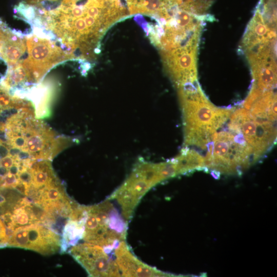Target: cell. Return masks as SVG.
Wrapping results in <instances>:
<instances>
[{"mask_svg":"<svg viewBox=\"0 0 277 277\" xmlns=\"http://www.w3.org/2000/svg\"><path fill=\"white\" fill-rule=\"evenodd\" d=\"M14 13L54 42L68 60L92 61L115 23L130 15L122 0H22Z\"/></svg>","mask_w":277,"mask_h":277,"instance_id":"obj_1","label":"cell"},{"mask_svg":"<svg viewBox=\"0 0 277 277\" xmlns=\"http://www.w3.org/2000/svg\"><path fill=\"white\" fill-rule=\"evenodd\" d=\"M178 89L184 115L185 143L206 149L213 135L225 124L234 109L213 105L197 81Z\"/></svg>","mask_w":277,"mask_h":277,"instance_id":"obj_2","label":"cell"},{"mask_svg":"<svg viewBox=\"0 0 277 277\" xmlns=\"http://www.w3.org/2000/svg\"><path fill=\"white\" fill-rule=\"evenodd\" d=\"M223 129L213 135L207 146L205 167L208 171L241 175L259 159L236 127L228 122Z\"/></svg>","mask_w":277,"mask_h":277,"instance_id":"obj_3","label":"cell"},{"mask_svg":"<svg viewBox=\"0 0 277 277\" xmlns=\"http://www.w3.org/2000/svg\"><path fill=\"white\" fill-rule=\"evenodd\" d=\"M127 223L108 199L92 206H85L82 239L109 252L125 241Z\"/></svg>","mask_w":277,"mask_h":277,"instance_id":"obj_4","label":"cell"},{"mask_svg":"<svg viewBox=\"0 0 277 277\" xmlns=\"http://www.w3.org/2000/svg\"><path fill=\"white\" fill-rule=\"evenodd\" d=\"M163 181L160 164H141L133 169L127 179L108 199L116 201L121 208L122 215L129 222L146 193Z\"/></svg>","mask_w":277,"mask_h":277,"instance_id":"obj_5","label":"cell"},{"mask_svg":"<svg viewBox=\"0 0 277 277\" xmlns=\"http://www.w3.org/2000/svg\"><path fill=\"white\" fill-rule=\"evenodd\" d=\"M228 120L241 132L259 160L274 146L276 122L255 116L245 108L234 109Z\"/></svg>","mask_w":277,"mask_h":277,"instance_id":"obj_6","label":"cell"},{"mask_svg":"<svg viewBox=\"0 0 277 277\" xmlns=\"http://www.w3.org/2000/svg\"><path fill=\"white\" fill-rule=\"evenodd\" d=\"M62 245L60 234L42 223L16 228L7 242V246L29 249L43 255L52 254L61 250Z\"/></svg>","mask_w":277,"mask_h":277,"instance_id":"obj_7","label":"cell"},{"mask_svg":"<svg viewBox=\"0 0 277 277\" xmlns=\"http://www.w3.org/2000/svg\"><path fill=\"white\" fill-rule=\"evenodd\" d=\"M69 253L90 276H121L115 260L102 247L88 243L75 244Z\"/></svg>","mask_w":277,"mask_h":277,"instance_id":"obj_8","label":"cell"},{"mask_svg":"<svg viewBox=\"0 0 277 277\" xmlns=\"http://www.w3.org/2000/svg\"><path fill=\"white\" fill-rule=\"evenodd\" d=\"M115 261L123 276H176L151 267L140 261L132 253L125 241L114 248Z\"/></svg>","mask_w":277,"mask_h":277,"instance_id":"obj_9","label":"cell"},{"mask_svg":"<svg viewBox=\"0 0 277 277\" xmlns=\"http://www.w3.org/2000/svg\"><path fill=\"white\" fill-rule=\"evenodd\" d=\"M130 15H157L175 4L177 0H125Z\"/></svg>","mask_w":277,"mask_h":277,"instance_id":"obj_10","label":"cell"},{"mask_svg":"<svg viewBox=\"0 0 277 277\" xmlns=\"http://www.w3.org/2000/svg\"><path fill=\"white\" fill-rule=\"evenodd\" d=\"M9 66L5 60L0 56V83H1L5 78Z\"/></svg>","mask_w":277,"mask_h":277,"instance_id":"obj_11","label":"cell"},{"mask_svg":"<svg viewBox=\"0 0 277 277\" xmlns=\"http://www.w3.org/2000/svg\"><path fill=\"white\" fill-rule=\"evenodd\" d=\"M210 174L212 175V176L215 179H219L221 176V173L215 170H210Z\"/></svg>","mask_w":277,"mask_h":277,"instance_id":"obj_12","label":"cell"}]
</instances>
